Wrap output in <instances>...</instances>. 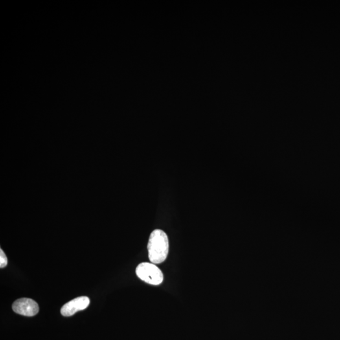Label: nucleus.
<instances>
[{"label":"nucleus","instance_id":"1","mask_svg":"<svg viewBox=\"0 0 340 340\" xmlns=\"http://www.w3.org/2000/svg\"><path fill=\"white\" fill-rule=\"evenodd\" d=\"M149 259L155 264L164 262L169 252L167 234L160 229H156L151 234L148 245Z\"/></svg>","mask_w":340,"mask_h":340},{"label":"nucleus","instance_id":"2","mask_svg":"<svg viewBox=\"0 0 340 340\" xmlns=\"http://www.w3.org/2000/svg\"><path fill=\"white\" fill-rule=\"evenodd\" d=\"M136 275L142 281L149 284L159 286L163 281V274L153 263H142L136 270Z\"/></svg>","mask_w":340,"mask_h":340},{"label":"nucleus","instance_id":"3","mask_svg":"<svg viewBox=\"0 0 340 340\" xmlns=\"http://www.w3.org/2000/svg\"><path fill=\"white\" fill-rule=\"evenodd\" d=\"M14 312L25 317H34L39 313V305L35 300L22 298L14 302L12 306Z\"/></svg>","mask_w":340,"mask_h":340},{"label":"nucleus","instance_id":"4","mask_svg":"<svg viewBox=\"0 0 340 340\" xmlns=\"http://www.w3.org/2000/svg\"><path fill=\"white\" fill-rule=\"evenodd\" d=\"M91 300L86 296L76 298L64 305L61 308V313L64 317L73 316L78 311L84 310L89 307Z\"/></svg>","mask_w":340,"mask_h":340},{"label":"nucleus","instance_id":"5","mask_svg":"<svg viewBox=\"0 0 340 340\" xmlns=\"http://www.w3.org/2000/svg\"><path fill=\"white\" fill-rule=\"evenodd\" d=\"M8 264V259L3 250H0V267L4 268Z\"/></svg>","mask_w":340,"mask_h":340}]
</instances>
